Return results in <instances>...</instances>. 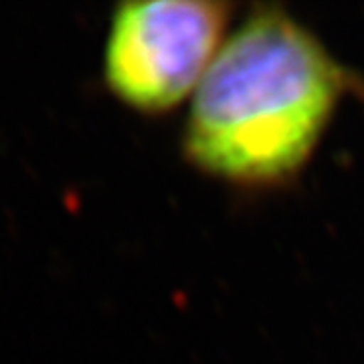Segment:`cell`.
Returning <instances> with one entry per match:
<instances>
[{
  "label": "cell",
  "mask_w": 364,
  "mask_h": 364,
  "mask_svg": "<svg viewBox=\"0 0 364 364\" xmlns=\"http://www.w3.org/2000/svg\"><path fill=\"white\" fill-rule=\"evenodd\" d=\"M344 75L320 41L282 13L255 14L221 45L186 122V156L225 181H282L310 158Z\"/></svg>",
  "instance_id": "6da1fadb"
},
{
  "label": "cell",
  "mask_w": 364,
  "mask_h": 364,
  "mask_svg": "<svg viewBox=\"0 0 364 364\" xmlns=\"http://www.w3.org/2000/svg\"><path fill=\"white\" fill-rule=\"evenodd\" d=\"M223 2L154 0L122 4L105 43V81L138 112L158 114L195 93L221 49Z\"/></svg>",
  "instance_id": "7a4b0ae2"
}]
</instances>
